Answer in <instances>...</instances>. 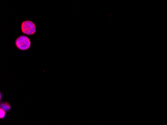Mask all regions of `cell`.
Wrapping results in <instances>:
<instances>
[{
  "label": "cell",
  "mask_w": 167,
  "mask_h": 125,
  "mask_svg": "<svg viewBox=\"0 0 167 125\" xmlns=\"http://www.w3.org/2000/svg\"><path fill=\"white\" fill-rule=\"evenodd\" d=\"M15 43L17 48L22 51L28 50L31 46V42L30 38L25 35H21L18 37L16 39Z\"/></svg>",
  "instance_id": "cell-1"
},
{
  "label": "cell",
  "mask_w": 167,
  "mask_h": 125,
  "mask_svg": "<svg viewBox=\"0 0 167 125\" xmlns=\"http://www.w3.org/2000/svg\"><path fill=\"white\" fill-rule=\"evenodd\" d=\"M21 31L26 35H33L36 32L35 24L31 21H24L21 24Z\"/></svg>",
  "instance_id": "cell-2"
},
{
  "label": "cell",
  "mask_w": 167,
  "mask_h": 125,
  "mask_svg": "<svg viewBox=\"0 0 167 125\" xmlns=\"http://www.w3.org/2000/svg\"><path fill=\"white\" fill-rule=\"evenodd\" d=\"M0 108L4 110L6 112H9L11 110V106L10 104L7 102H3L1 103L0 104Z\"/></svg>",
  "instance_id": "cell-3"
},
{
  "label": "cell",
  "mask_w": 167,
  "mask_h": 125,
  "mask_svg": "<svg viewBox=\"0 0 167 125\" xmlns=\"http://www.w3.org/2000/svg\"><path fill=\"white\" fill-rule=\"evenodd\" d=\"M6 111L2 108H0V119H2L5 118L6 116Z\"/></svg>",
  "instance_id": "cell-4"
}]
</instances>
